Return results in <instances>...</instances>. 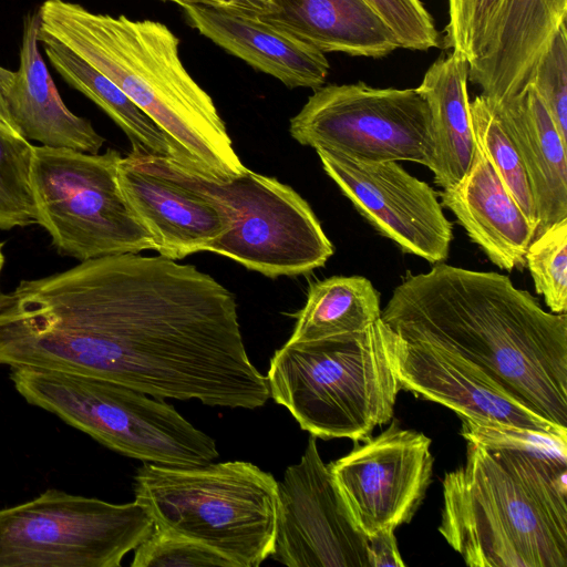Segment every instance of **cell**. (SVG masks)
Masks as SVG:
<instances>
[{
	"mask_svg": "<svg viewBox=\"0 0 567 567\" xmlns=\"http://www.w3.org/2000/svg\"><path fill=\"white\" fill-rule=\"evenodd\" d=\"M52 342L64 371L155 398L248 410L269 399L266 377L248 358L234 293L161 255L90 259L56 311Z\"/></svg>",
	"mask_w": 567,
	"mask_h": 567,
	"instance_id": "1",
	"label": "cell"
},
{
	"mask_svg": "<svg viewBox=\"0 0 567 567\" xmlns=\"http://www.w3.org/2000/svg\"><path fill=\"white\" fill-rule=\"evenodd\" d=\"M381 320L405 340L466 359L539 416L567 429V315L546 311L507 276L445 262L406 272Z\"/></svg>",
	"mask_w": 567,
	"mask_h": 567,
	"instance_id": "2",
	"label": "cell"
},
{
	"mask_svg": "<svg viewBox=\"0 0 567 567\" xmlns=\"http://www.w3.org/2000/svg\"><path fill=\"white\" fill-rule=\"evenodd\" d=\"M39 31L72 50L118 86L183 151L192 172L226 181L247 167L209 96L179 58V40L163 23L44 0Z\"/></svg>",
	"mask_w": 567,
	"mask_h": 567,
	"instance_id": "3",
	"label": "cell"
},
{
	"mask_svg": "<svg viewBox=\"0 0 567 567\" xmlns=\"http://www.w3.org/2000/svg\"><path fill=\"white\" fill-rule=\"evenodd\" d=\"M439 532L470 567H567V456L467 442Z\"/></svg>",
	"mask_w": 567,
	"mask_h": 567,
	"instance_id": "4",
	"label": "cell"
},
{
	"mask_svg": "<svg viewBox=\"0 0 567 567\" xmlns=\"http://www.w3.org/2000/svg\"><path fill=\"white\" fill-rule=\"evenodd\" d=\"M388 330L379 319L359 332L287 341L270 360L269 395L316 437L369 440L392 420L401 390Z\"/></svg>",
	"mask_w": 567,
	"mask_h": 567,
	"instance_id": "5",
	"label": "cell"
},
{
	"mask_svg": "<svg viewBox=\"0 0 567 567\" xmlns=\"http://www.w3.org/2000/svg\"><path fill=\"white\" fill-rule=\"evenodd\" d=\"M133 486L154 526L202 543L236 567H258L274 551L278 482L250 462L145 463Z\"/></svg>",
	"mask_w": 567,
	"mask_h": 567,
	"instance_id": "6",
	"label": "cell"
},
{
	"mask_svg": "<svg viewBox=\"0 0 567 567\" xmlns=\"http://www.w3.org/2000/svg\"><path fill=\"white\" fill-rule=\"evenodd\" d=\"M16 390L103 445L145 463L195 466L219 455L216 442L173 405L127 385L78 373L11 369Z\"/></svg>",
	"mask_w": 567,
	"mask_h": 567,
	"instance_id": "7",
	"label": "cell"
},
{
	"mask_svg": "<svg viewBox=\"0 0 567 567\" xmlns=\"http://www.w3.org/2000/svg\"><path fill=\"white\" fill-rule=\"evenodd\" d=\"M151 155L163 173L205 196L228 219L229 229L210 252L270 278L311 272L333 255L310 205L277 178L247 168L230 179L215 181L169 157Z\"/></svg>",
	"mask_w": 567,
	"mask_h": 567,
	"instance_id": "8",
	"label": "cell"
},
{
	"mask_svg": "<svg viewBox=\"0 0 567 567\" xmlns=\"http://www.w3.org/2000/svg\"><path fill=\"white\" fill-rule=\"evenodd\" d=\"M121 154L34 146L31 189L37 224L55 250L79 261L155 250L128 208L117 179Z\"/></svg>",
	"mask_w": 567,
	"mask_h": 567,
	"instance_id": "9",
	"label": "cell"
},
{
	"mask_svg": "<svg viewBox=\"0 0 567 567\" xmlns=\"http://www.w3.org/2000/svg\"><path fill=\"white\" fill-rule=\"evenodd\" d=\"M154 523L135 501L48 489L0 509V567H118Z\"/></svg>",
	"mask_w": 567,
	"mask_h": 567,
	"instance_id": "10",
	"label": "cell"
},
{
	"mask_svg": "<svg viewBox=\"0 0 567 567\" xmlns=\"http://www.w3.org/2000/svg\"><path fill=\"white\" fill-rule=\"evenodd\" d=\"M289 133L315 150L367 162L409 161L434 171L431 113L416 89L322 85L290 118Z\"/></svg>",
	"mask_w": 567,
	"mask_h": 567,
	"instance_id": "11",
	"label": "cell"
},
{
	"mask_svg": "<svg viewBox=\"0 0 567 567\" xmlns=\"http://www.w3.org/2000/svg\"><path fill=\"white\" fill-rule=\"evenodd\" d=\"M310 435L297 464L278 482L271 556L289 567H369L367 536L354 523Z\"/></svg>",
	"mask_w": 567,
	"mask_h": 567,
	"instance_id": "12",
	"label": "cell"
},
{
	"mask_svg": "<svg viewBox=\"0 0 567 567\" xmlns=\"http://www.w3.org/2000/svg\"><path fill=\"white\" fill-rule=\"evenodd\" d=\"M431 439L398 420L328 464L350 513L370 536L409 523L432 482Z\"/></svg>",
	"mask_w": 567,
	"mask_h": 567,
	"instance_id": "13",
	"label": "cell"
},
{
	"mask_svg": "<svg viewBox=\"0 0 567 567\" xmlns=\"http://www.w3.org/2000/svg\"><path fill=\"white\" fill-rule=\"evenodd\" d=\"M326 174L360 215L405 254L444 262L453 240L437 193L398 162L353 159L316 150Z\"/></svg>",
	"mask_w": 567,
	"mask_h": 567,
	"instance_id": "14",
	"label": "cell"
},
{
	"mask_svg": "<svg viewBox=\"0 0 567 567\" xmlns=\"http://www.w3.org/2000/svg\"><path fill=\"white\" fill-rule=\"evenodd\" d=\"M388 329L401 390L440 403L460 417L567 434V429L539 416L466 359L425 342L405 340Z\"/></svg>",
	"mask_w": 567,
	"mask_h": 567,
	"instance_id": "15",
	"label": "cell"
},
{
	"mask_svg": "<svg viewBox=\"0 0 567 567\" xmlns=\"http://www.w3.org/2000/svg\"><path fill=\"white\" fill-rule=\"evenodd\" d=\"M117 179L128 208L163 257L178 260L209 251L229 229L213 202L163 173L141 147L132 146L121 158Z\"/></svg>",
	"mask_w": 567,
	"mask_h": 567,
	"instance_id": "16",
	"label": "cell"
},
{
	"mask_svg": "<svg viewBox=\"0 0 567 567\" xmlns=\"http://www.w3.org/2000/svg\"><path fill=\"white\" fill-rule=\"evenodd\" d=\"M39 12L28 14L19 69L2 66L0 71L1 93L12 123L28 141L96 154L105 138L62 101L39 50Z\"/></svg>",
	"mask_w": 567,
	"mask_h": 567,
	"instance_id": "17",
	"label": "cell"
},
{
	"mask_svg": "<svg viewBox=\"0 0 567 567\" xmlns=\"http://www.w3.org/2000/svg\"><path fill=\"white\" fill-rule=\"evenodd\" d=\"M566 18L567 0H505L482 55L468 65V81L494 103L519 95Z\"/></svg>",
	"mask_w": 567,
	"mask_h": 567,
	"instance_id": "18",
	"label": "cell"
},
{
	"mask_svg": "<svg viewBox=\"0 0 567 567\" xmlns=\"http://www.w3.org/2000/svg\"><path fill=\"white\" fill-rule=\"evenodd\" d=\"M204 37L286 86L319 89L329 73L323 52L261 21L258 14L194 4L184 8Z\"/></svg>",
	"mask_w": 567,
	"mask_h": 567,
	"instance_id": "19",
	"label": "cell"
},
{
	"mask_svg": "<svg viewBox=\"0 0 567 567\" xmlns=\"http://www.w3.org/2000/svg\"><path fill=\"white\" fill-rule=\"evenodd\" d=\"M441 204L451 210L492 264L507 271L526 267L536 234L476 145L473 163L456 184L443 188Z\"/></svg>",
	"mask_w": 567,
	"mask_h": 567,
	"instance_id": "20",
	"label": "cell"
},
{
	"mask_svg": "<svg viewBox=\"0 0 567 567\" xmlns=\"http://www.w3.org/2000/svg\"><path fill=\"white\" fill-rule=\"evenodd\" d=\"M489 103L523 161L536 210V236L567 218V141L532 85L505 102Z\"/></svg>",
	"mask_w": 567,
	"mask_h": 567,
	"instance_id": "21",
	"label": "cell"
},
{
	"mask_svg": "<svg viewBox=\"0 0 567 567\" xmlns=\"http://www.w3.org/2000/svg\"><path fill=\"white\" fill-rule=\"evenodd\" d=\"M258 18L323 53L377 59L400 48L364 0H269Z\"/></svg>",
	"mask_w": 567,
	"mask_h": 567,
	"instance_id": "22",
	"label": "cell"
},
{
	"mask_svg": "<svg viewBox=\"0 0 567 567\" xmlns=\"http://www.w3.org/2000/svg\"><path fill=\"white\" fill-rule=\"evenodd\" d=\"M467 83L468 62L452 51L427 69L416 87L431 113L434 183L441 188L460 182L475 156Z\"/></svg>",
	"mask_w": 567,
	"mask_h": 567,
	"instance_id": "23",
	"label": "cell"
},
{
	"mask_svg": "<svg viewBox=\"0 0 567 567\" xmlns=\"http://www.w3.org/2000/svg\"><path fill=\"white\" fill-rule=\"evenodd\" d=\"M39 43L64 81L102 109L123 130L133 147L169 157L190 169L177 144L111 80L61 42L40 31Z\"/></svg>",
	"mask_w": 567,
	"mask_h": 567,
	"instance_id": "24",
	"label": "cell"
},
{
	"mask_svg": "<svg viewBox=\"0 0 567 567\" xmlns=\"http://www.w3.org/2000/svg\"><path fill=\"white\" fill-rule=\"evenodd\" d=\"M380 293L363 276H332L312 284L289 342L362 331L381 319Z\"/></svg>",
	"mask_w": 567,
	"mask_h": 567,
	"instance_id": "25",
	"label": "cell"
},
{
	"mask_svg": "<svg viewBox=\"0 0 567 567\" xmlns=\"http://www.w3.org/2000/svg\"><path fill=\"white\" fill-rule=\"evenodd\" d=\"M470 111L476 145L523 214L537 229L534 199L523 161L498 115L482 94L470 101Z\"/></svg>",
	"mask_w": 567,
	"mask_h": 567,
	"instance_id": "26",
	"label": "cell"
},
{
	"mask_svg": "<svg viewBox=\"0 0 567 567\" xmlns=\"http://www.w3.org/2000/svg\"><path fill=\"white\" fill-rule=\"evenodd\" d=\"M33 147L0 124V230L37 224L30 182Z\"/></svg>",
	"mask_w": 567,
	"mask_h": 567,
	"instance_id": "27",
	"label": "cell"
},
{
	"mask_svg": "<svg viewBox=\"0 0 567 567\" xmlns=\"http://www.w3.org/2000/svg\"><path fill=\"white\" fill-rule=\"evenodd\" d=\"M535 290L554 313L567 310V218L536 235L525 255Z\"/></svg>",
	"mask_w": 567,
	"mask_h": 567,
	"instance_id": "28",
	"label": "cell"
},
{
	"mask_svg": "<svg viewBox=\"0 0 567 567\" xmlns=\"http://www.w3.org/2000/svg\"><path fill=\"white\" fill-rule=\"evenodd\" d=\"M505 0H447L449 21L443 43L468 65L477 60L489 38Z\"/></svg>",
	"mask_w": 567,
	"mask_h": 567,
	"instance_id": "29",
	"label": "cell"
},
{
	"mask_svg": "<svg viewBox=\"0 0 567 567\" xmlns=\"http://www.w3.org/2000/svg\"><path fill=\"white\" fill-rule=\"evenodd\" d=\"M132 567H236L213 548L154 526L135 548Z\"/></svg>",
	"mask_w": 567,
	"mask_h": 567,
	"instance_id": "30",
	"label": "cell"
},
{
	"mask_svg": "<svg viewBox=\"0 0 567 567\" xmlns=\"http://www.w3.org/2000/svg\"><path fill=\"white\" fill-rule=\"evenodd\" d=\"M466 442L483 447L537 451L567 456V434L537 431L489 420L460 417Z\"/></svg>",
	"mask_w": 567,
	"mask_h": 567,
	"instance_id": "31",
	"label": "cell"
},
{
	"mask_svg": "<svg viewBox=\"0 0 567 567\" xmlns=\"http://www.w3.org/2000/svg\"><path fill=\"white\" fill-rule=\"evenodd\" d=\"M567 141V29L561 24L542 55L530 84Z\"/></svg>",
	"mask_w": 567,
	"mask_h": 567,
	"instance_id": "32",
	"label": "cell"
},
{
	"mask_svg": "<svg viewBox=\"0 0 567 567\" xmlns=\"http://www.w3.org/2000/svg\"><path fill=\"white\" fill-rule=\"evenodd\" d=\"M394 33L400 48L426 51L436 48L440 34L420 0H364Z\"/></svg>",
	"mask_w": 567,
	"mask_h": 567,
	"instance_id": "33",
	"label": "cell"
},
{
	"mask_svg": "<svg viewBox=\"0 0 567 567\" xmlns=\"http://www.w3.org/2000/svg\"><path fill=\"white\" fill-rule=\"evenodd\" d=\"M369 567H404L394 529H382L367 536Z\"/></svg>",
	"mask_w": 567,
	"mask_h": 567,
	"instance_id": "34",
	"label": "cell"
},
{
	"mask_svg": "<svg viewBox=\"0 0 567 567\" xmlns=\"http://www.w3.org/2000/svg\"><path fill=\"white\" fill-rule=\"evenodd\" d=\"M175 2L183 8L194 4L223 8L237 12L259 14L269 9L266 0H164Z\"/></svg>",
	"mask_w": 567,
	"mask_h": 567,
	"instance_id": "35",
	"label": "cell"
},
{
	"mask_svg": "<svg viewBox=\"0 0 567 567\" xmlns=\"http://www.w3.org/2000/svg\"><path fill=\"white\" fill-rule=\"evenodd\" d=\"M1 69H2V66L0 65V71H1ZM0 124L4 125L6 127H8L10 130L17 131V128L14 127L12 120L9 115L3 95L1 93V87H0Z\"/></svg>",
	"mask_w": 567,
	"mask_h": 567,
	"instance_id": "36",
	"label": "cell"
},
{
	"mask_svg": "<svg viewBox=\"0 0 567 567\" xmlns=\"http://www.w3.org/2000/svg\"><path fill=\"white\" fill-rule=\"evenodd\" d=\"M4 266V254H3V243H0V274Z\"/></svg>",
	"mask_w": 567,
	"mask_h": 567,
	"instance_id": "37",
	"label": "cell"
},
{
	"mask_svg": "<svg viewBox=\"0 0 567 567\" xmlns=\"http://www.w3.org/2000/svg\"><path fill=\"white\" fill-rule=\"evenodd\" d=\"M266 1H268V2H269V0H266Z\"/></svg>",
	"mask_w": 567,
	"mask_h": 567,
	"instance_id": "38",
	"label": "cell"
}]
</instances>
